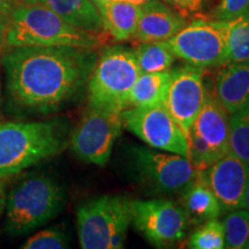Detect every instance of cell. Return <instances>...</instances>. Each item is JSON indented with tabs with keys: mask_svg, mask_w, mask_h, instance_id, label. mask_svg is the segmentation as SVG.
<instances>
[{
	"mask_svg": "<svg viewBox=\"0 0 249 249\" xmlns=\"http://www.w3.org/2000/svg\"><path fill=\"white\" fill-rule=\"evenodd\" d=\"M98 53L74 46H18L1 58L7 97L14 107L48 114L88 83Z\"/></svg>",
	"mask_w": 249,
	"mask_h": 249,
	"instance_id": "cell-1",
	"label": "cell"
},
{
	"mask_svg": "<svg viewBox=\"0 0 249 249\" xmlns=\"http://www.w3.org/2000/svg\"><path fill=\"white\" fill-rule=\"evenodd\" d=\"M66 145V132L58 120L0 123V179L60 154Z\"/></svg>",
	"mask_w": 249,
	"mask_h": 249,
	"instance_id": "cell-2",
	"label": "cell"
},
{
	"mask_svg": "<svg viewBox=\"0 0 249 249\" xmlns=\"http://www.w3.org/2000/svg\"><path fill=\"white\" fill-rule=\"evenodd\" d=\"M7 44L9 48L74 46L96 50L102 44V36L71 26L45 6L22 4L12 12Z\"/></svg>",
	"mask_w": 249,
	"mask_h": 249,
	"instance_id": "cell-3",
	"label": "cell"
},
{
	"mask_svg": "<svg viewBox=\"0 0 249 249\" xmlns=\"http://www.w3.org/2000/svg\"><path fill=\"white\" fill-rule=\"evenodd\" d=\"M66 203L64 188L45 174H34L17 183L6 197L5 230L20 236L49 223Z\"/></svg>",
	"mask_w": 249,
	"mask_h": 249,
	"instance_id": "cell-4",
	"label": "cell"
},
{
	"mask_svg": "<svg viewBox=\"0 0 249 249\" xmlns=\"http://www.w3.org/2000/svg\"><path fill=\"white\" fill-rule=\"evenodd\" d=\"M132 224V200L121 195H102L76 211L77 234L83 249L124 248Z\"/></svg>",
	"mask_w": 249,
	"mask_h": 249,
	"instance_id": "cell-5",
	"label": "cell"
},
{
	"mask_svg": "<svg viewBox=\"0 0 249 249\" xmlns=\"http://www.w3.org/2000/svg\"><path fill=\"white\" fill-rule=\"evenodd\" d=\"M140 75L133 50L123 45L107 46L98 53L87 83L89 104L124 111Z\"/></svg>",
	"mask_w": 249,
	"mask_h": 249,
	"instance_id": "cell-6",
	"label": "cell"
},
{
	"mask_svg": "<svg viewBox=\"0 0 249 249\" xmlns=\"http://www.w3.org/2000/svg\"><path fill=\"white\" fill-rule=\"evenodd\" d=\"M130 156L135 179L150 195L181 194L198 174L187 157L173 152L134 147Z\"/></svg>",
	"mask_w": 249,
	"mask_h": 249,
	"instance_id": "cell-7",
	"label": "cell"
},
{
	"mask_svg": "<svg viewBox=\"0 0 249 249\" xmlns=\"http://www.w3.org/2000/svg\"><path fill=\"white\" fill-rule=\"evenodd\" d=\"M123 127V110L88 104L71 136V151L83 163L105 166Z\"/></svg>",
	"mask_w": 249,
	"mask_h": 249,
	"instance_id": "cell-8",
	"label": "cell"
},
{
	"mask_svg": "<svg viewBox=\"0 0 249 249\" xmlns=\"http://www.w3.org/2000/svg\"><path fill=\"white\" fill-rule=\"evenodd\" d=\"M231 21L195 18L166 40L177 58L200 68L223 67Z\"/></svg>",
	"mask_w": 249,
	"mask_h": 249,
	"instance_id": "cell-9",
	"label": "cell"
},
{
	"mask_svg": "<svg viewBox=\"0 0 249 249\" xmlns=\"http://www.w3.org/2000/svg\"><path fill=\"white\" fill-rule=\"evenodd\" d=\"M132 223L156 248H170L185 240L191 225L180 204L165 198L132 200Z\"/></svg>",
	"mask_w": 249,
	"mask_h": 249,
	"instance_id": "cell-10",
	"label": "cell"
},
{
	"mask_svg": "<svg viewBox=\"0 0 249 249\" xmlns=\"http://www.w3.org/2000/svg\"><path fill=\"white\" fill-rule=\"evenodd\" d=\"M123 123L124 127L150 148L186 157L187 140L185 133L165 105L124 108Z\"/></svg>",
	"mask_w": 249,
	"mask_h": 249,
	"instance_id": "cell-11",
	"label": "cell"
},
{
	"mask_svg": "<svg viewBox=\"0 0 249 249\" xmlns=\"http://www.w3.org/2000/svg\"><path fill=\"white\" fill-rule=\"evenodd\" d=\"M203 77V68L189 64L172 70L165 107L185 135L207 99Z\"/></svg>",
	"mask_w": 249,
	"mask_h": 249,
	"instance_id": "cell-12",
	"label": "cell"
},
{
	"mask_svg": "<svg viewBox=\"0 0 249 249\" xmlns=\"http://www.w3.org/2000/svg\"><path fill=\"white\" fill-rule=\"evenodd\" d=\"M198 174L216 195L222 213L244 209L249 165L238 156L230 151Z\"/></svg>",
	"mask_w": 249,
	"mask_h": 249,
	"instance_id": "cell-13",
	"label": "cell"
},
{
	"mask_svg": "<svg viewBox=\"0 0 249 249\" xmlns=\"http://www.w3.org/2000/svg\"><path fill=\"white\" fill-rule=\"evenodd\" d=\"M188 23L187 18L161 0L141 5L135 38L140 43L166 42Z\"/></svg>",
	"mask_w": 249,
	"mask_h": 249,
	"instance_id": "cell-14",
	"label": "cell"
},
{
	"mask_svg": "<svg viewBox=\"0 0 249 249\" xmlns=\"http://www.w3.org/2000/svg\"><path fill=\"white\" fill-rule=\"evenodd\" d=\"M230 117L231 114L220 104L216 96L207 95L203 107L191 127L209 145L218 160L231 151Z\"/></svg>",
	"mask_w": 249,
	"mask_h": 249,
	"instance_id": "cell-15",
	"label": "cell"
},
{
	"mask_svg": "<svg viewBox=\"0 0 249 249\" xmlns=\"http://www.w3.org/2000/svg\"><path fill=\"white\" fill-rule=\"evenodd\" d=\"M216 97L230 114L249 107V61L223 66L216 77Z\"/></svg>",
	"mask_w": 249,
	"mask_h": 249,
	"instance_id": "cell-16",
	"label": "cell"
},
{
	"mask_svg": "<svg viewBox=\"0 0 249 249\" xmlns=\"http://www.w3.org/2000/svg\"><path fill=\"white\" fill-rule=\"evenodd\" d=\"M107 33L118 42L134 38L138 29L141 5L128 0H107L96 2Z\"/></svg>",
	"mask_w": 249,
	"mask_h": 249,
	"instance_id": "cell-17",
	"label": "cell"
},
{
	"mask_svg": "<svg viewBox=\"0 0 249 249\" xmlns=\"http://www.w3.org/2000/svg\"><path fill=\"white\" fill-rule=\"evenodd\" d=\"M180 195V207L185 211L189 224L201 225L216 219L222 213L216 195L200 174Z\"/></svg>",
	"mask_w": 249,
	"mask_h": 249,
	"instance_id": "cell-18",
	"label": "cell"
},
{
	"mask_svg": "<svg viewBox=\"0 0 249 249\" xmlns=\"http://www.w3.org/2000/svg\"><path fill=\"white\" fill-rule=\"evenodd\" d=\"M38 4L53 11L79 29L101 36L107 33L97 6L92 0H38Z\"/></svg>",
	"mask_w": 249,
	"mask_h": 249,
	"instance_id": "cell-19",
	"label": "cell"
},
{
	"mask_svg": "<svg viewBox=\"0 0 249 249\" xmlns=\"http://www.w3.org/2000/svg\"><path fill=\"white\" fill-rule=\"evenodd\" d=\"M172 70L141 74L127 97V107H151L165 105Z\"/></svg>",
	"mask_w": 249,
	"mask_h": 249,
	"instance_id": "cell-20",
	"label": "cell"
},
{
	"mask_svg": "<svg viewBox=\"0 0 249 249\" xmlns=\"http://www.w3.org/2000/svg\"><path fill=\"white\" fill-rule=\"evenodd\" d=\"M133 52L141 74L170 71L177 59L166 42L141 43Z\"/></svg>",
	"mask_w": 249,
	"mask_h": 249,
	"instance_id": "cell-21",
	"label": "cell"
},
{
	"mask_svg": "<svg viewBox=\"0 0 249 249\" xmlns=\"http://www.w3.org/2000/svg\"><path fill=\"white\" fill-rule=\"evenodd\" d=\"M249 61V15L231 21L224 65Z\"/></svg>",
	"mask_w": 249,
	"mask_h": 249,
	"instance_id": "cell-22",
	"label": "cell"
},
{
	"mask_svg": "<svg viewBox=\"0 0 249 249\" xmlns=\"http://www.w3.org/2000/svg\"><path fill=\"white\" fill-rule=\"evenodd\" d=\"M225 246L230 249H246L249 244V211L239 209L227 213L223 222Z\"/></svg>",
	"mask_w": 249,
	"mask_h": 249,
	"instance_id": "cell-23",
	"label": "cell"
},
{
	"mask_svg": "<svg viewBox=\"0 0 249 249\" xmlns=\"http://www.w3.org/2000/svg\"><path fill=\"white\" fill-rule=\"evenodd\" d=\"M187 247L191 249L226 248L223 222L216 218L201 224V226L189 236Z\"/></svg>",
	"mask_w": 249,
	"mask_h": 249,
	"instance_id": "cell-24",
	"label": "cell"
},
{
	"mask_svg": "<svg viewBox=\"0 0 249 249\" xmlns=\"http://www.w3.org/2000/svg\"><path fill=\"white\" fill-rule=\"evenodd\" d=\"M230 124L231 151L249 165V107L231 114Z\"/></svg>",
	"mask_w": 249,
	"mask_h": 249,
	"instance_id": "cell-25",
	"label": "cell"
},
{
	"mask_svg": "<svg viewBox=\"0 0 249 249\" xmlns=\"http://www.w3.org/2000/svg\"><path fill=\"white\" fill-rule=\"evenodd\" d=\"M187 140V160L197 172H203L216 163L218 158L209 145L205 143L194 129L189 128L186 134Z\"/></svg>",
	"mask_w": 249,
	"mask_h": 249,
	"instance_id": "cell-26",
	"label": "cell"
},
{
	"mask_svg": "<svg viewBox=\"0 0 249 249\" xmlns=\"http://www.w3.org/2000/svg\"><path fill=\"white\" fill-rule=\"evenodd\" d=\"M68 235L60 227L43 230L21 246L23 249H64L70 247Z\"/></svg>",
	"mask_w": 249,
	"mask_h": 249,
	"instance_id": "cell-27",
	"label": "cell"
},
{
	"mask_svg": "<svg viewBox=\"0 0 249 249\" xmlns=\"http://www.w3.org/2000/svg\"><path fill=\"white\" fill-rule=\"evenodd\" d=\"M244 15H249V0H220L210 18L214 20L232 21Z\"/></svg>",
	"mask_w": 249,
	"mask_h": 249,
	"instance_id": "cell-28",
	"label": "cell"
},
{
	"mask_svg": "<svg viewBox=\"0 0 249 249\" xmlns=\"http://www.w3.org/2000/svg\"><path fill=\"white\" fill-rule=\"evenodd\" d=\"M183 17L195 15L203 11L207 0H161Z\"/></svg>",
	"mask_w": 249,
	"mask_h": 249,
	"instance_id": "cell-29",
	"label": "cell"
},
{
	"mask_svg": "<svg viewBox=\"0 0 249 249\" xmlns=\"http://www.w3.org/2000/svg\"><path fill=\"white\" fill-rule=\"evenodd\" d=\"M8 26H9V20L0 18V55H4L6 52L11 49L7 44Z\"/></svg>",
	"mask_w": 249,
	"mask_h": 249,
	"instance_id": "cell-30",
	"label": "cell"
},
{
	"mask_svg": "<svg viewBox=\"0 0 249 249\" xmlns=\"http://www.w3.org/2000/svg\"><path fill=\"white\" fill-rule=\"evenodd\" d=\"M15 7L14 0H0V18L9 20Z\"/></svg>",
	"mask_w": 249,
	"mask_h": 249,
	"instance_id": "cell-31",
	"label": "cell"
},
{
	"mask_svg": "<svg viewBox=\"0 0 249 249\" xmlns=\"http://www.w3.org/2000/svg\"><path fill=\"white\" fill-rule=\"evenodd\" d=\"M6 187H5V182L4 180L0 179V216H1L2 211L5 209V205H6Z\"/></svg>",
	"mask_w": 249,
	"mask_h": 249,
	"instance_id": "cell-32",
	"label": "cell"
},
{
	"mask_svg": "<svg viewBox=\"0 0 249 249\" xmlns=\"http://www.w3.org/2000/svg\"><path fill=\"white\" fill-rule=\"evenodd\" d=\"M244 209L249 211V179L247 182V188H246V193H245V207Z\"/></svg>",
	"mask_w": 249,
	"mask_h": 249,
	"instance_id": "cell-33",
	"label": "cell"
},
{
	"mask_svg": "<svg viewBox=\"0 0 249 249\" xmlns=\"http://www.w3.org/2000/svg\"><path fill=\"white\" fill-rule=\"evenodd\" d=\"M130 2H134V4H138V5H143L145 4V2L150 1V0H128Z\"/></svg>",
	"mask_w": 249,
	"mask_h": 249,
	"instance_id": "cell-34",
	"label": "cell"
},
{
	"mask_svg": "<svg viewBox=\"0 0 249 249\" xmlns=\"http://www.w3.org/2000/svg\"><path fill=\"white\" fill-rule=\"evenodd\" d=\"M21 1L22 4H38V0H18Z\"/></svg>",
	"mask_w": 249,
	"mask_h": 249,
	"instance_id": "cell-35",
	"label": "cell"
},
{
	"mask_svg": "<svg viewBox=\"0 0 249 249\" xmlns=\"http://www.w3.org/2000/svg\"><path fill=\"white\" fill-rule=\"evenodd\" d=\"M92 1H93V2H95V4H96V2H101V1H107V0H92Z\"/></svg>",
	"mask_w": 249,
	"mask_h": 249,
	"instance_id": "cell-36",
	"label": "cell"
},
{
	"mask_svg": "<svg viewBox=\"0 0 249 249\" xmlns=\"http://www.w3.org/2000/svg\"><path fill=\"white\" fill-rule=\"evenodd\" d=\"M246 249H249V244L247 245V248H246Z\"/></svg>",
	"mask_w": 249,
	"mask_h": 249,
	"instance_id": "cell-37",
	"label": "cell"
}]
</instances>
